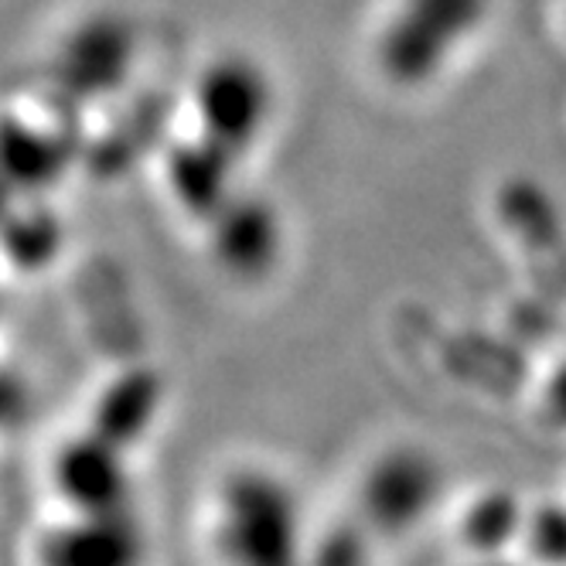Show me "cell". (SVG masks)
Here are the masks:
<instances>
[{
  "instance_id": "obj_10",
  "label": "cell",
  "mask_w": 566,
  "mask_h": 566,
  "mask_svg": "<svg viewBox=\"0 0 566 566\" xmlns=\"http://www.w3.org/2000/svg\"><path fill=\"white\" fill-rule=\"evenodd\" d=\"M160 396H165V389L150 369H127L99 392L90 430L116 443L119 451H127L150 430Z\"/></svg>"
},
{
  "instance_id": "obj_13",
  "label": "cell",
  "mask_w": 566,
  "mask_h": 566,
  "mask_svg": "<svg viewBox=\"0 0 566 566\" xmlns=\"http://www.w3.org/2000/svg\"><path fill=\"white\" fill-rule=\"evenodd\" d=\"M8 229H14L8 232V247L21 266H42L59 250V226L49 216L34 212L28 219H11Z\"/></svg>"
},
{
  "instance_id": "obj_4",
  "label": "cell",
  "mask_w": 566,
  "mask_h": 566,
  "mask_svg": "<svg viewBox=\"0 0 566 566\" xmlns=\"http://www.w3.org/2000/svg\"><path fill=\"white\" fill-rule=\"evenodd\" d=\"M124 454L127 451H119L116 443L103 440L93 430H86L83 437H72L52 464L55 489L69 505L78 509V515L124 512L130 492Z\"/></svg>"
},
{
  "instance_id": "obj_6",
  "label": "cell",
  "mask_w": 566,
  "mask_h": 566,
  "mask_svg": "<svg viewBox=\"0 0 566 566\" xmlns=\"http://www.w3.org/2000/svg\"><path fill=\"white\" fill-rule=\"evenodd\" d=\"M140 553L144 539L127 512L78 515L38 546L42 566H137Z\"/></svg>"
},
{
  "instance_id": "obj_12",
  "label": "cell",
  "mask_w": 566,
  "mask_h": 566,
  "mask_svg": "<svg viewBox=\"0 0 566 566\" xmlns=\"http://www.w3.org/2000/svg\"><path fill=\"white\" fill-rule=\"evenodd\" d=\"M525 518L518 502L509 492H489L478 499L464 518V539L478 553H499L509 539H515L525 530Z\"/></svg>"
},
{
  "instance_id": "obj_17",
  "label": "cell",
  "mask_w": 566,
  "mask_h": 566,
  "mask_svg": "<svg viewBox=\"0 0 566 566\" xmlns=\"http://www.w3.org/2000/svg\"><path fill=\"white\" fill-rule=\"evenodd\" d=\"M481 566H509V563H481Z\"/></svg>"
},
{
  "instance_id": "obj_1",
  "label": "cell",
  "mask_w": 566,
  "mask_h": 566,
  "mask_svg": "<svg viewBox=\"0 0 566 566\" xmlns=\"http://www.w3.org/2000/svg\"><path fill=\"white\" fill-rule=\"evenodd\" d=\"M222 546L235 566H307L287 484L263 471L232 474L222 492Z\"/></svg>"
},
{
  "instance_id": "obj_11",
  "label": "cell",
  "mask_w": 566,
  "mask_h": 566,
  "mask_svg": "<svg viewBox=\"0 0 566 566\" xmlns=\"http://www.w3.org/2000/svg\"><path fill=\"white\" fill-rule=\"evenodd\" d=\"M65 168V150L59 137L38 134V130H21L14 119L8 124V175L14 185L34 191L52 185Z\"/></svg>"
},
{
  "instance_id": "obj_2",
  "label": "cell",
  "mask_w": 566,
  "mask_h": 566,
  "mask_svg": "<svg viewBox=\"0 0 566 566\" xmlns=\"http://www.w3.org/2000/svg\"><path fill=\"white\" fill-rule=\"evenodd\" d=\"M484 0H407L382 34V65L396 83H423L481 21Z\"/></svg>"
},
{
  "instance_id": "obj_8",
  "label": "cell",
  "mask_w": 566,
  "mask_h": 566,
  "mask_svg": "<svg viewBox=\"0 0 566 566\" xmlns=\"http://www.w3.org/2000/svg\"><path fill=\"white\" fill-rule=\"evenodd\" d=\"M232 160L235 154L222 144L201 134L198 140H188L171 150L168 160V185L175 191V201L198 219H216L232 195Z\"/></svg>"
},
{
  "instance_id": "obj_14",
  "label": "cell",
  "mask_w": 566,
  "mask_h": 566,
  "mask_svg": "<svg viewBox=\"0 0 566 566\" xmlns=\"http://www.w3.org/2000/svg\"><path fill=\"white\" fill-rule=\"evenodd\" d=\"M525 539L536 559L566 566V505H539L525 518Z\"/></svg>"
},
{
  "instance_id": "obj_7",
  "label": "cell",
  "mask_w": 566,
  "mask_h": 566,
  "mask_svg": "<svg viewBox=\"0 0 566 566\" xmlns=\"http://www.w3.org/2000/svg\"><path fill=\"white\" fill-rule=\"evenodd\" d=\"M134 34L116 18H96L78 28L59 59V78L78 96H99L124 83L130 72Z\"/></svg>"
},
{
  "instance_id": "obj_15",
  "label": "cell",
  "mask_w": 566,
  "mask_h": 566,
  "mask_svg": "<svg viewBox=\"0 0 566 566\" xmlns=\"http://www.w3.org/2000/svg\"><path fill=\"white\" fill-rule=\"evenodd\" d=\"M307 566H366V546L355 533L338 530L314 549Z\"/></svg>"
},
{
  "instance_id": "obj_16",
  "label": "cell",
  "mask_w": 566,
  "mask_h": 566,
  "mask_svg": "<svg viewBox=\"0 0 566 566\" xmlns=\"http://www.w3.org/2000/svg\"><path fill=\"white\" fill-rule=\"evenodd\" d=\"M546 417L549 423L566 430V355L559 358V366L553 369L546 382Z\"/></svg>"
},
{
  "instance_id": "obj_3",
  "label": "cell",
  "mask_w": 566,
  "mask_h": 566,
  "mask_svg": "<svg viewBox=\"0 0 566 566\" xmlns=\"http://www.w3.org/2000/svg\"><path fill=\"white\" fill-rule=\"evenodd\" d=\"M195 109L201 134L239 157L263 134L273 109V90L256 62L226 55L201 72L195 86Z\"/></svg>"
},
{
  "instance_id": "obj_5",
  "label": "cell",
  "mask_w": 566,
  "mask_h": 566,
  "mask_svg": "<svg viewBox=\"0 0 566 566\" xmlns=\"http://www.w3.org/2000/svg\"><path fill=\"white\" fill-rule=\"evenodd\" d=\"M440 471L420 451H392L366 478V512L386 533L413 525L437 499Z\"/></svg>"
},
{
  "instance_id": "obj_9",
  "label": "cell",
  "mask_w": 566,
  "mask_h": 566,
  "mask_svg": "<svg viewBox=\"0 0 566 566\" xmlns=\"http://www.w3.org/2000/svg\"><path fill=\"white\" fill-rule=\"evenodd\" d=\"M209 226L212 247L232 273L256 276L273 263L280 247V226L260 198H232Z\"/></svg>"
}]
</instances>
